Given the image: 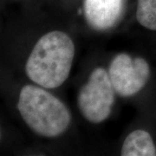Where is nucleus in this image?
<instances>
[{"label":"nucleus","mask_w":156,"mask_h":156,"mask_svg":"<svg viewBox=\"0 0 156 156\" xmlns=\"http://www.w3.org/2000/svg\"><path fill=\"white\" fill-rule=\"evenodd\" d=\"M75 56V45L67 34L54 30L44 34L30 52L25 72L44 89H56L69 77Z\"/></svg>","instance_id":"f257e3e1"},{"label":"nucleus","mask_w":156,"mask_h":156,"mask_svg":"<svg viewBox=\"0 0 156 156\" xmlns=\"http://www.w3.org/2000/svg\"><path fill=\"white\" fill-rule=\"evenodd\" d=\"M115 92L106 69H95L78 94V108L83 116L95 124L105 121L111 113Z\"/></svg>","instance_id":"7ed1b4c3"},{"label":"nucleus","mask_w":156,"mask_h":156,"mask_svg":"<svg viewBox=\"0 0 156 156\" xmlns=\"http://www.w3.org/2000/svg\"><path fill=\"white\" fill-rule=\"evenodd\" d=\"M17 109L29 128L44 137L59 136L71 122L70 113L61 101L35 85L23 87Z\"/></svg>","instance_id":"f03ea898"},{"label":"nucleus","mask_w":156,"mask_h":156,"mask_svg":"<svg viewBox=\"0 0 156 156\" xmlns=\"http://www.w3.org/2000/svg\"><path fill=\"white\" fill-rule=\"evenodd\" d=\"M136 19L144 28L156 31V0H138Z\"/></svg>","instance_id":"0eeeda50"},{"label":"nucleus","mask_w":156,"mask_h":156,"mask_svg":"<svg viewBox=\"0 0 156 156\" xmlns=\"http://www.w3.org/2000/svg\"><path fill=\"white\" fill-rule=\"evenodd\" d=\"M122 156H155L156 147L148 132L142 129L134 130L128 134L122 144Z\"/></svg>","instance_id":"423d86ee"},{"label":"nucleus","mask_w":156,"mask_h":156,"mask_svg":"<svg viewBox=\"0 0 156 156\" xmlns=\"http://www.w3.org/2000/svg\"><path fill=\"white\" fill-rule=\"evenodd\" d=\"M108 75L115 91L122 97L137 94L150 76V68L144 58L122 53L112 60Z\"/></svg>","instance_id":"20e7f679"},{"label":"nucleus","mask_w":156,"mask_h":156,"mask_svg":"<svg viewBox=\"0 0 156 156\" xmlns=\"http://www.w3.org/2000/svg\"><path fill=\"white\" fill-rule=\"evenodd\" d=\"M123 0H84L87 22L95 30L112 27L121 16Z\"/></svg>","instance_id":"39448f33"}]
</instances>
